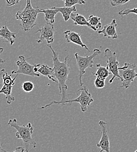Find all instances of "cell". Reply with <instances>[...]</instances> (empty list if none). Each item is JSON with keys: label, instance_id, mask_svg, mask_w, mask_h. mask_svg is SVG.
<instances>
[{"label": "cell", "instance_id": "cell-28", "mask_svg": "<svg viewBox=\"0 0 137 152\" xmlns=\"http://www.w3.org/2000/svg\"><path fill=\"white\" fill-rule=\"evenodd\" d=\"M1 150L4 152H8L4 149H2L1 148ZM25 152V148L23 147V146H19V147H17L13 152Z\"/></svg>", "mask_w": 137, "mask_h": 152}, {"label": "cell", "instance_id": "cell-26", "mask_svg": "<svg viewBox=\"0 0 137 152\" xmlns=\"http://www.w3.org/2000/svg\"><path fill=\"white\" fill-rule=\"evenodd\" d=\"M130 0H110V4L112 7H118L128 2Z\"/></svg>", "mask_w": 137, "mask_h": 152}, {"label": "cell", "instance_id": "cell-2", "mask_svg": "<svg viewBox=\"0 0 137 152\" xmlns=\"http://www.w3.org/2000/svg\"><path fill=\"white\" fill-rule=\"evenodd\" d=\"M8 125L17 130L15 136L18 139H22V146L25 148V152H29L31 149L36 148V142L32 137L33 128L31 123L20 126L14 118L9 119Z\"/></svg>", "mask_w": 137, "mask_h": 152}, {"label": "cell", "instance_id": "cell-11", "mask_svg": "<svg viewBox=\"0 0 137 152\" xmlns=\"http://www.w3.org/2000/svg\"><path fill=\"white\" fill-rule=\"evenodd\" d=\"M117 26V23L116 20L115 19H113L110 23L106 25L103 29L99 31L98 33L99 34H102L103 36L106 38L111 39H116L118 37L117 33L116 31Z\"/></svg>", "mask_w": 137, "mask_h": 152}, {"label": "cell", "instance_id": "cell-8", "mask_svg": "<svg viewBox=\"0 0 137 152\" xmlns=\"http://www.w3.org/2000/svg\"><path fill=\"white\" fill-rule=\"evenodd\" d=\"M18 58H19V60L16 63L17 66H18V69L15 70H13L11 72L12 75L22 74V75L32 76V77H39L40 76L39 73H36L35 72V64L32 65L27 61V60L30 58L26 59L23 55H20L18 56Z\"/></svg>", "mask_w": 137, "mask_h": 152}, {"label": "cell", "instance_id": "cell-25", "mask_svg": "<svg viewBox=\"0 0 137 152\" xmlns=\"http://www.w3.org/2000/svg\"><path fill=\"white\" fill-rule=\"evenodd\" d=\"M105 80L106 79L101 78L100 77H96L95 81H94V84L96 88L98 89L103 88L105 87Z\"/></svg>", "mask_w": 137, "mask_h": 152}, {"label": "cell", "instance_id": "cell-24", "mask_svg": "<svg viewBox=\"0 0 137 152\" xmlns=\"http://www.w3.org/2000/svg\"><path fill=\"white\" fill-rule=\"evenodd\" d=\"M130 14H134L137 15V8H134L133 9H125L120 11L118 12V15L121 17H123L124 15H128Z\"/></svg>", "mask_w": 137, "mask_h": 152}, {"label": "cell", "instance_id": "cell-30", "mask_svg": "<svg viewBox=\"0 0 137 152\" xmlns=\"http://www.w3.org/2000/svg\"></svg>", "mask_w": 137, "mask_h": 152}, {"label": "cell", "instance_id": "cell-9", "mask_svg": "<svg viewBox=\"0 0 137 152\" xmlns=\"http://www.w3.org/2000/svg\"><path fill=\"white\" fill-rule=\"evenodd\" d=\"M36 32L40 33L39 38L36 40L38 43H41L44 40H46L48 43H51L54 42L56 30L53 23H46Z\"/></svg>", "mask_w": 137, "mask_h": 152}, {"label": "cell", "instance_id": "cell-21", "mask_svg": "<svg viewBox=\"0 0 137 152\" xmlns=\"http://www.w3.org/2000/svg\"><path fill=\"white\" fill-rule=\"evenodd\" d=\"M12 75H8V73H5L2 75V83L3 85L14 86L15 84V79L17 78L18 75H17L14 78H12Z\"/></svg>", "mask_w": 137, "mask_h": 152}, {"label": "cell", "instance_id": "cell-18", "mask_svg": "<svg viewBox=\"0 0 137 152\" xmlns=\"http://www.w3.org/2000/svg\"><path fill=\"white\" fill-rule=\"evenodd\" d=\"M12 88L13 86H11L3 85L1 90H0L1 94H4L5 95V98L7 99V102L8 104H11L12 102L15 101V97L13 96L11 94Z\"/></svg>", "mask_w": 137, "mask_h": 152}, {"label": "cell", "instance_id": "cell-27", "mask_svg": "<svg viewBox=\"0 0 137 152\" xmlns=\"http://www.w3.org/2000/svg\"><path fill=\"white\" fill-rule=\"evenodd\" d=\"M20 0H6L7 6H12L19 4Z\"/></svg>", "mask_w": 137, "mask_h": 152}, {"label": "cell", "instance_id": "cell-15", "mask_svg": "<svg viewBox=\"0 0 137 152\" xmlns=\"http://www.w3.org/2000/svg\"><path fill=\"white\" fill-rule=\"evenodd\" d=\"M71 19L74 21V24L75 25H80V26H86L89 28L92 29L94 31H96L95 28L92 26L91 24L89 23L88 20L85 18V17L79 14H75L74 12L72 13L71 15Z\"/></svg>", "mask_w": 137, "mask_h": 152}, {"label": "cell", "instance_id": "cell-14", "mask_svg": "<svg viewBox=\"0 0 137 152\" xmlns=\"http://www.w3.org/2000/svg\"><path fill=\"white\" fill-rule=\"evenodd\" d=\"M0 37L5 41L9 42L11 45L15 43V39L17 38V34L11 32L7 25L2 26L0 29Z\"/></svg>", "mask_w": 137, "mask_h": 152}, {"label": "cell", "instance_id": "cell-19", "mask_svg": "<svg viewBox=\"0 0 137 152\" xmlns=\"http://www.w3.org/2000/svg\"><path fill=\"white\" fill-rule=\"evenodd\" d=\"M96 67H97L96 72L92 73L94 76H96V77H100L101 78L106 79L111 74L107 67L101 66L100 64H97Z\"/></svg>", "mask_w": 137, "mask_h": 152}, {"label": "cell", "instance_id": "cell-20", "mask_svg": "<svg viewBox=\"0 0 137 152\" xmlns=\"http://www.w3.org/2000/svg\"><path fill=\"white\" fill-rule=\"evenodd\" d=\"M88 21L91 24V25L95 28L96 29H100L102 27L101 18L99 17L91 15L88 19Z\"/></svg>", "mask_w": 137, "mask_h": 152}, {"label": "cell", "instance_id": "cell-31", "mask_svg": "<svg viewBox=\"0 0 137 152\" xmlns=\"http://www.w3.org/2000/svg\"></svg>", "mask_w": 137, "mask_h": 152}, {"label": "cell", "instance_id": "cell-7", "mask_svg": "<svg viewBox=\"0 0 137 152\" xmlns=\"http://www.w3.org/2000/svg\"><path fill=\"white\" fill-rule=\"evenodd\" d=\"M104 57L107 62L106 67L113 75L109 80V83L112 84L116 78L121 80V76L119 73V62L117 59L116 53L107 48L104 50Z\"/></svg>", "mask_w": 137, "mask_h": 152}, {"label": "cell", "instance_id": "cell-17", "mask_svg": "<svg viewBox=\"0 0 137 152\" xmlns=\"http://www.w3.org/2000/svg\"><path fill=\"white\" fill-rule=\"evenodd\" d=\"M55 8L59 11V12L61 13L65 22L68 21L70 19L72 13L77 11V8L75 7V6H73L71 7H55Z\"/></svg>", "mask_w": 137, "mask_h": 152}, {"label": "cell", "instance_id": "cell-1", "mask_svg": "<svg viewBox=\"0 0 137 152\" xmlns=\"http://www.w3.org/2000/svg\"><path fill=\"white\" fill-rule=\"evenodd\" d=\"M48 47L50 49L53 54L54 76L58 81L59 95L61 96V101H64L67 100V96L70 95L67 93L68 86L66 84V82L71 72L70 63L71 58L67 56L64 58V61H61L59 59V53L53 49L51 45H48Z\"/></svg>", "mask_w": 137, "mask_h": 152}, {"label": "cell", "instance_id": "cell-22", "mask_svg": "<svg viewBox=\"0 0 137 152\" xmlns=\"http://www.w3.org/2000/svg\"><path fill=\"white\" fill-rule=\"evenodd\" d=\"M35 88L34 84L31 81H25L22 84V88L26 93H30Z\"/></svg>", "mask_w": 137, "mask_h": 152}, {"label": "cell", "instance_id": "cell-29", "mask_svg": "<svg viewBox=\"0 0 137 152\" xmlns=\"http://www.w3.org/2000/svg\"><path fill=\"white\" fill-rule=\"evenodd\" d=\"M137 152V150H136V151H135V152Z\"/></svg>", "mask_w": 137, "mask_h": 152}, {"label": "cell", "instance_id": "cell-5", "mask_svg": "<svg viewBox=\"0 0 137 152\" xmlns=\"http://www.w3.org/2000/svg\"><path fill=\"white\" fill-rule=\"evenodd\" d=\"M100 54L101 51L98 49H94L93 53L90 56L86 55V56H80L79 55L78 53L75 54L77 66L78 67L79 80L80 86L82 87L83 85L82 78L86 73V70L88 68H92L94 67V60L95 57Z\"/></svg>", "mask_w": 137, "mask_h": 152}, {"label": "cell", "instance_id": "cell-3", "mask_svg": "<svg viewBox=\"0 0 137 152\" xmlns=\"http://www.w3.org/2000/svg\"><path fill=\"white\" fill-rule=\"evenodd\" d=\"M40 12L39 7L33 8L31 0H26V5L22 11H18L15 18L20 21V26L25 32H29L36 25L38 15Z\"/></svg>", "mask_w": 137, "mask_h": 152}, {"label": "cell", "instance_id": "cell-6", "mask_svg": "<svg viewBox=\"0 0 137 152\" xmlns=\"http://www.w3.org/2000/svg\"><path fill=\"white\" fill-rule=\"evenodd\" d=\"M137 66L135 64L125 63L123 66L119 67V73L122 82L120 87L127 89L130 87L132 82L137 77V73L136 72Z\"/></svg>", "mask_w": 137, "mask_h": 152}, {"label": "cell", "instance_id": "cell-12", "mask_svg": "<svg viewBox=\"0 0 137 152\" xmlns=\"http://www.w3.org/2000/svg\"><path fill=\"white\" fill-rule=\"evenodd\" d=\"M65 35V38L66 39V41L68 43H72L76 45H78L80 46L82 48L86 49L87 50L90 52V50L87 47V46L83 43L82 42L81 38H80V35L75 32L72 31H66L64 33Z\"/></svg>", "mask_w": 137, "mask_h": 152}, {"label": "cell", "instance_id": "cell-13", "mask_svg": "<svg viewBox=\"0 0 137 152\" xmlns=\"http://www.w3.org/2000/svg\"><path fill=\"white\" fill-rule=\"evenodd\" d=\"M37 73L41 75L42 76L47 77L49 80L58 84L57 80L56 79L54 76L53 67H50L47 65L40 64L38 66Z\"/></svg>", "mask_w": 137, "mask_h": 152}, {"label": "cell", "instance_id": "cell-10", "mask_svg": "<svg viewBox=\"0 0 137 152\" xmlns=\"http://www.w3.org/2000/svg\"><path fill=\"white\" fill-rule=\"evenodd\" d=\"M99 125L101 128V139L97 144V147L100 148L99 152H110L109 136L107 131V124L104 121H100Z\"/></svg>", "mask_w": 137, "mask_h": 152}, {"label": "cell", "instance_id": "cell-16", "mask_svg": "<svg viewBox=\"0 0 137 152\" xmlns=\"http://www.w3.org/2000/svg\"><path fill=\"white\" fill-rule=\"evenodd\" d=\"M40 12H42L44 14V19L47 23H54L55 22V17L56 14L59 12V11L53 7L51 9H41Z\"/></svg>", "mask_w": 137, "mask_h": 152}, {"label": "cell", "instance_id": "cell-23", "mask_svg": "<svg viewBox=\"0 0 137 152\" xmlns=\"http://www.w3.org/2000/svg\"><path fill=\"white\" fill-rule=\"evenodd\" d=\"M64 2V5L66 7H71L76 4L83 5L86 4L85 0H62Z\"/></svg>", "mask_w": 137, "mask_h": 152}, {"label": "cell", "instance_id": "cell-4", "mask_svg": "<svg viewBox=\"0 0 137 152\" xmlns=\"http://www.w3.org/2000/svg\"><path fill=\"white\" fill-rule=\"evenodd\" d=\"M79 91L80 92V95L74 99H71V100L67 99L64 101H51L50 103L43 107H41L40 109H45L53 105H59V104L65 105L67 104H69L71 105L74 102H78L80 105L81 111L83 113H85L86 111H87L91 104L94 101V99L92 96V94L89 92V90L86 86H84L83 87L78 90L77 92Z\"/></svg>", "mask_w": 137, "mask_h": 152}]
</instances>
